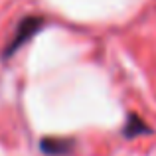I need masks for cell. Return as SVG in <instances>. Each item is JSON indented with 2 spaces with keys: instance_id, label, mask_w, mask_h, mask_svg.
<instances>
[{
  "instance_id": "obj_1",
  "label": "cell",
  "mask_w": 156,
  "mask_h": 156,
  "mask_svg": "<svg viewBox=\"0 0 156 156\" xmlns=\"http://www.w3.org/2000/svg\"><path fill=\"white\" fill-rule=\"evenodd\" d=\"M40 148L48 156H67L75 148L73 138H57V136H46L40 142Z\"/></svg>"
},
{
  "instance_id": "obj_2",
  "label": "cell",
  "mask_w": 156,
  "mask_h": 156,
  "mask_svg": "<svg viewBox=\"0 0 156 156\" xmlns=\"http://www.w3.org/2000/svg\"><path fill=\"white\" fill-rule=\"evenodd\" d=\"M40 20L38 18H28V20H24L22 24H20V28H18V32H16V38H14V42L8 46V51H14L16 48H20L24 42H26L28 38H32V34H36L38 32V28H40Z\"/></svg>"
},
{
  "instance_id": "obj_3",
  "label": "cell",
  "mask_w": 156,
  "mask_h": 156,
  "mask_svg": "<svg viewBox=\"0 0 156 156\" xmlns=\"http://www.w3.org/2000/svg\"><path fill=\"white\" fill-rule=\"evenodd\" d=\"M148 133H150V129L136 117V115H130L126 125H125V130H122V134H125L126 138H134V136H138V134H148Z\"/></svg>"
}]
</instances>
